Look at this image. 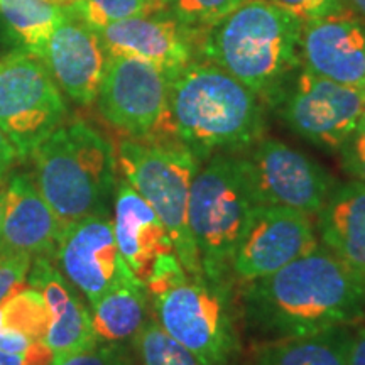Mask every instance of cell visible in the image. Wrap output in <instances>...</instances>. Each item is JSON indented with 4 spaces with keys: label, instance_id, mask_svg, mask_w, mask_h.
Here are the masks:
<instances>
[{
    "label": "cell",
    "instance_id": "cell-23",
    "mask_svg": "<svg viewBox=\"0 0 365 365\" xmlns=\"http://www.w3.org/2000/svg\"><path fill=\"white\" fill-rule=\"evenodd\" d=\"M148 289L140 282L117 287L91 307V327L102 344L134 340L148 317Z\"/></svg>",
    "mask_w": 365,
    "mask_h": 365
},
{
    "label": "cell",
    "instance_id": "cell-35",
    "mask_svg": "<svg viewBox=\"0 0 365 365\" xmlns=\"http://www.w3.org/2000/svg\"><path fill=\"white\" fill-rule=\"evenodd\" d=\"M346 4H349L350 11L357 14L360 19L365 21V0H346Z\"/></svg>",
    "mask_w": 365,
    "mask_h": 365
},
{
    "label": "cell",
    "instance_id": "cell-6",
    "mask_svg": "<svg viewBox=\"0 0 365 365\" xmlns=\"http://www.w3.org/2000/svg\"><path fill=\"white\" fill-rule=\"evenodd\" d=\"M117 163L125 181L166 225L185 271L205 277L188 223L191 182L200 170V159L181 144L122 139Z\"/></svg>",
    "mask_w": 365,
    "mask_h": 365
},
{
    "label": "cell",
    "instance_id": "cell-33",
    "mask_svg": "<svg viewBox=\"0 0 365 365\" xmlns=\"http://www.w3.org/2000/svg\"><path fill=\"white\" fill-rule=\"evenodd\" d=\"M349 365H365V328L352 336L349 352Z\"/></svg>",
    "mask_w": 365,
    "mask_h": 365
},
{
    "label": "cell",
    "instance_id": "cell-11",
    "mask_svg": "<svg viewBox=\"0 0 365 365\" xmlns=\"http://www.w3.org/2000/svg\"><path fill=\"white\" fill-rule=\"evenodd\" d=\"M53 259L90 307L117 287L140 282L118 250L110 215L85 217L63 227Z\"/></svg>",
    "mask_w": 365,
    "mask_h": 365
},
{
    "label": "cell",
    "instance_id": "cell-3",
    "mask_svg": "<svg viewBox=\"0 0 365 365\" xmlns=\"http://www.w3.org/2000/svg\"><path fill=\"white\" fill-rule=\"evenodd\" d=\"M301 22L269 0H247L208 27L200 51L257 97L277 93L301 65Z\"/></svg>",
    "mask_w": 365,
    "mask_h": 365
},
{
    "label": "cell",
    "instance_id": "cell-12",
    "mask_svg": "<svg viewBox=\"0 0 365 365\" xmlns=\"http://www.w3.org/2000/svg\"><path fill=\"white\" fill-rule=\"evenodd\" d=\"M282 118L309 143L339 149L365 115L359 86L341 85L303 70L282 105Z\"/></svg>",
    "mask_w": 365,
    "mask_h": 365
},
{
    "label": "cell",
    "instance_id": "cell-37",
    "mask_svg": "<svg viewBox=\"0 0 365 365\" xmlns=\"http://www.w3.org/2000/svg\"><path fill=\"white\" fill-rule=\"evenodd\" d=\"M53 2H58V4H61V6L70 7L71 4H73V0H53Z\"/></svg>",
    "mask_w": 365,
    "mask_h": 365
},
{
    "label": "cell",
    "instance_id": "cell-39",
    "mask_svg": "<svg viewBox=\"0 0 365 365\" xmlns=\"http://www.w3.org/2000/svg\"><path fill=\"white\" fill-rule=\"evenodd\" d=\"M73 2H75V0H73Z\"/></svg>",
    "mask_w": 365,
    "mask_h": 365
},
{
    "label": "cell",
    "instance_id": "cell-21",
    "mask_svg": "<svg viewBox=\"0 0 365 365\" xmlns=\"http://www.w3.org/2000/svg\"><path fill=\"white\" fill-rule=\"evenodd\" d=\"M51 313L43 294L33 286L9 296L0 304V349L24 357L26 365H51L46 345Z\"/></svg>",
    "mask_w": 365,
    "mask_h": 365
},
{
    "label": "cell",
    "instance_id": "cell-22",
    "mask_svg": "<svg viewBox=\"0 0 365 365\" xmlns=\"http://www.w3.org/2000/svg\"><path fill=\"white\" fill-rule=\"evenodd\" d=\"M352 335L345 327L255 345L240 365H349Z\"/></svg>",
    "mask_w": 365,
    "mask_h": 365
},
{
    "label": "cell",
    "instance_id": "cell-30",
    "mask_svg": "<svg viewBox=\"0 0 365 365\" xmlns=\"http://www.w3.org/2000/svg\"><path fill=\"white\" fill-rule=\"evenodd\" d=\"M344 170L355 181L365 182V115L339 148Z\"/></svg>",
    "mask_w": 365,
    "mask_h": 365
},
{
    "label": "cell",
    "instance_id": "cell-17",
    "mask_svg": "<svg viewBox=\"0 0 365 365\" xmlns=\"http://www.w3.org/2000/svg\"><path fill=\"white\" fill-rule=\"evenodd\" d=\"M112 222L118 250L144 286L159 269L178 257L166 225L127 181L117 185Z\"/></svg>",
    "mask_w": 365,
    "mask_h": 365
},
{
    "label": "cell",
    "instance_id": "cell-26",
    "mask_svg": "<svg viewBox=\"0 0 365 365\" xmlns=\"http://www.w3.org/2000/svg\"><path fill=\"white\" fill-rule=\"evenodd\" d=\"M159 11L202 34L247 0H158Z\"/></svg>",
    "mask_w": 365,
    "mask_h": 365
},
{
    "label": "cell",
    "instance_id": "cell-15",
    "mask_svg": "<svg viewBox=\"0 0 365 365\" xmlns=\"http://www.w3.org/2000/svg\"><path fill=\"white\" fill-rule=\"evenodd\" d=\"M39 58L68 98L78 105L97 100L107 53L97 31L71 9L46 41Z\"/></svg>",
    "mask_w": 365,
    "mask_h": 365
},
{
    "label": "cell",
    "instance_id": "cell-31",
    "mask_svg": "<svg viewBox=\"0 0 365 365\" xmlns=\"http://www.w3.org/2000/svg\"><path fill=\"white\" fill-rule=\"evenodd\" d=\"M54 365H130V359L122 344H102L71 355Z\"/></svg>",
    "mask_w": 365,
    "mask_h": 365
},
{
    "label": "cell",
    "instance_id": "cell-5",
    "mask_svg": "<svg viewBox=\"0 0 365 365\" xmlns=\"http://www.w3.org/2000/svg\"><path fill=\"white\" fill-rule=\"evenodd\" d=\"M158 322L185 345L202 365H227L239 350V339L223 286L191 276L173 259L145 284Z\"/></svg>",
    "mask_w": 365,
    "mask_h": 365
},
{
    "label": "cell",
    "instance_id": "cell-19",
    "mask_svg": "<svg viewBox=\"0 0 365 365\" xmlns=\"http://www.w3.org/2000/svg\"><path fill=\"white\" fill-rule=\"evenodd\" d=\"M27 284L43 294L51 313L46 336V345L53 355L51 365L98 344L88 308L53 261L44 257L34 259L27 274Z\"/></svg>",
    "mask_w": 365,
    "mask_h": 365
},
{
    "label": "cell",
    "instance_id": "cell-8",
    "mask_svg": "<svg viewBox=\"0 0 365 365\" xmlns=\"http://www.w3.org/2000/svg\"><path fill=\"white\" fill-rule=\"evenodd\" d=\"M65 118L61 90L39 56L19 49L0 58V130L21 159L29 158Z\"/></svg>",
    "mask_w": 365,
    "mask_h": 365
},
{
    "label": "cell",
    "instance_id": "cell-24",
    "mask_svg": "<svg viewBox=\"0 0 365 365\" xmlns=\"http://www.w3.org/2000/svg\"><path fill=\"white\" fill-rule=\"evenodd\" d=\"M53 0H0V17L21 49L39 56L46 41L68 16Z\"/></svg>",
    "mask_w": 365,
    "mask_h": 365
},
{
    "label": "cell",
    "instance_id": "cell-20",
    "mask_svg": "<svg viewBox=\"0 0 365 365\" xmlns=\"http://www.w3.org/2000/svg\"><path fill=\"white\" fill-rule=\"evenodd\" d=\"M323 247L365 282V182L335 186L318 213Z\"/></svg>",
    "mask_w": 365,
    "mask_h": 365
},
{
    "label": "cell",
    "instance_id": "cell-32",
    "mask_svg": "<svg viewBox=\"0 0 365 365\" xmlns=\"http://www.w3.org/2000/svg\"><path fill=\"white\" fill-rule=\"evenodd\" d=\"M21 156L14 144L9 140V137L0 130V180L6 181L7 176L11 175L14 164L19 161Z\"/></svg>",
    "mask_w": 365,
    "mask_h": 365
},
{
    "label": "cell",
    "instance_id": "cell-29",
    "mask_svg": "<svg viewBox=\"0 0 365 365\" xmlns=\"http://www.w3.org/2000/svg\"><path fill=\"white\" fill-rule=\"evenodd\" d=\"M31 264H33V259L26 255L0 254V304L9 296L26 287Z\"/></svg>",
    "mask_w": 365,
    "mask_h": 365
},
{
    "label": "cell",
    "instance_id": "cell-13",
    "mask_svg": "<svg viewBox=\"0 0 365 365\" xmlns=\"http://www.w3.org/2000/svg\"><path fill=\"white\" fill-rule=\"evenodd\" d=\"M318 247L309 217L281 207H254L237 245L232 271L242 281L262 279Z\"/></svg>",
    "mask_w": 365,
    "mask_h": 365
},
{
    "label": "cell",
    "instance_id": "cell-16",
    "mask_svg": "<svg viewBox=\"0 0 365 365\" xmlns=\"http://www.w3.org/2000/svg\"><path fill=\"white\" fill-rule=\"evenodd\" d=\"M299 53L308 73L360 88L365 80V21L346 11L304 22Z\"/></svg>",
    "mask_w": 365,
    "mask_h": 365
},
{
    "label": "cell",
    "instance_id": "cell-38",
    "mask_svg": "<svg viewBox=\"0 0 365 365\" xmlns=\"http://www.w3.org/2000/svg\"><path fill=\"white\" fill-rule=\"evenodd\" d=\"M360 88H362V93H364V97H365V80H364V83H362V86H360Z\"/></svg>",
    "mask_w": 365,
    "mask_h": 365
},
{
    "label": "cell",
    "instance_id": "cell-1",
    "mask_svg": "<svg viewBox=\"0 0 365 365\" xmlns=\"http://www.w3.org/2000/svg\"><path fill=\"white\" fill-rule=\"evenodd\" d=\"M245 317L271 339L308 336L354 323L365 307V282L325 247L250 281Z\"/></svg>",
    "mask_w": 365,
    "mask_h": 365
},
{
    "label": "cell",
    "instance_id": "cell-10",
    "mask_svg": "<svg viewBox=\"0 0 365 365\" xmlns=\"http://www.w3.org/2000/svg\"><path fill=\"white\" fill-rule=\"evenodd\" d=\"M255 207H281L318 215L335 180L318 163L279 140H262L249 156L237 158Z\"/></svg>",
    "mask_w": 365,
    "mask_h": 365
},
{
    "label": "cell",
    "instance_id": "cell-34",
    "mask_svg": "<svg viewBox=\"0 0 365 365\" xmlns=\"http://www.w3.org/2000/svg\"><path fill=\"white\" fill-rule=\"evenodd\" d=\"M0 365H26V360L21 355L6 352V350L0 349Z\"/></svg>",
    "mask_w": 365,
    "mask_h": 365
},
{
    "label": "cell",
    "instance_id": "cell-9",
    "mask_svg": "<svg viewBox=\"0 0 365 365\" xmlns=\"http://www.w3.org/2000/svg\"><path fill=\"white\" fill-rule=\"evenodd\" d=\"M98 110L129 139L156 143L170 135V76L148 61L107 56Z\"/></svg>",
    "mask_w": 365,
    "mask_h": 365
},
{
    "label": "cell",
    "instance_id": "cell-27",
    "mask_svg": "<svg viewBox=\"0 0 365 365\" xmlns=\"http://www.w3.org/2000/svg\"><path fill=\"white\" fill-rule=\"evenodd\" d=\"M70 9L95 31L129 19L134 16L159 11L158 0H75Z\"/></svg>",
    "mask_w": 365,
    "mask_h": 365
},
{
    "label": "cell",
    "instance_id": "cell-4",
    "mask_svg": "<svg viewBox=\"0 0 365 365\" xmlns=\"http://www.w3.org/2000/svg\"><path fill=\"white\" fill-rule=\"evenodd\" d=\"M33 180L63 225L110 215L117 190L113 145L86 122H63L31 153Z\"/></svg>",
    "mask_w": 365,
    "mask_h": 365
},
{
    "label": "cell",
    "instance_id": "cell-14",
    "mask_svg": "<svg viewBox=\"0 0 365 365\" xmlns=\"http://www.w3.org/2000/svg\"><path fill=\"white\" fill-rule=\"evenodd\" d=\"M97 33L107 56L143 59L170 78L193 61L195 44L200 46L202 39V34L163 11L113 22Z\"/></svg>",
    "mask_w": 365,
    "mask_h": 365
},
{
    "label": "cell",
    "instance_id": "cell-7",
    "mask_svg": "<svg viewBox=\"0 0 365 365\" xmlns=\"http://www.w3.org/2000/svg\"><path fill=\"white\" fill-rule=\"evenodd\" d=\"M254 207L237 158L218 154L196 173L188 223L207 281L223 286Z\"/></svg>",
    "mask_w": 365,
    "mask_h": 365
},
{
    "label": "cell",
    "instance_id": "cell-28",
    "mask_svg": "<svg viewBox=\"0 0 365 365\" xmlns=\"http://www.w3.org/2000/svg\"><path fill=\"white\" fill-rule=\"evenodd\" d=\"M269 2L291 14L301 24L350 11L346 0H269Z\"/></svg>",
    "mask_w": 365,
    "mask_h": 365
},
{
    "label": "cell",
    "instance_id": "cell-25",
    "mask_svg": "<svg viewBox=\"0 0 365 365\" xmlns=\"http://www.w3.org/2000/svg\"><path fill=\"white\" fill-rule=\"evenodd\" d=\"M134 345L143 365H202L156 319H145L134 336Z\"/></svg>",
    "mask_w": 365,
    "mask_h": 365
},
{
    "label": "cell",
    "instance_id": "cell-18",
    "mask_svg": "<svg viewBox=\"0 0 365 365\" xmlns=\"http://www.w3.org/2000/svg\"><path fill=\"white\" fill-rule=\"evenodd\" d=\"M63 223L39 193L33 176L14 173L6 181V210L0 228V254L34 259L54 257Z\"/></svg>",
    "mask_w": 365,
    "mask_h": 365
},
{
    "label": "cell",
    "instance_id": "cell-36",
    "mask_svg": "<svg viewBox=\"0 0 365 365\" xmlns=\"http://www.w3.org/2000/svg\"><path fill=\"white\" fill-rule=\"evenodd\" d=\"M6 181L0 180V228H2L4 210H6Z\"/></svg>",
    "mask_w": 365,
    "mask_h": 365
},
{
    "label": "cell",
    "instance_id": "cell-2",
    "mask_svg": "<svg viewBox=\"0 0 365 365\" xmlns=\"http://www.w3.org/2000/svg\"><path fill=\"white\" fill-rule=\"evenodd\" d=\"M259 97L213 63L191 61L170 78V135L196 158L257 143Z\"/></svg>",
    "mask_w": 365,
    "mask_h": 365
}]
</instances>
